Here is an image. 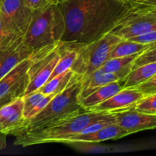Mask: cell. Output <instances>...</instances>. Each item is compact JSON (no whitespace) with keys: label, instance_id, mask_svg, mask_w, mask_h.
Instances as JSON below:
<instances>
[{"label":"cell","instance_id":"obj_14","mask_svg":"<svg viewBox=\"0 0 156 156\" xmlns=\"http://www.w3.org/2000/svg\"><path fill=\"white\" fill-rule=\"evenodd\" d=\"M31 54V50L23 43V37L7 48L0 50V79Z\"/></svg>","mask_w":156,"mask_h":156},{"label":"cell","instance_id":"obj_4","mask_svg":"<svg viewBox=\"0 0 156 156\" xmlns=\"http://www.w3.org/2000/svg\"><path fill=\"white\" fill-rule=\"evenodd\" d=\"M64 33V20L56 3H50L34 10L23 43L32 53L47 46L57 44Z\"/></svg>","mask_w":156,"mask_h":156},{"label":"cell","instance_id":"obj_21","mask_svg":"<svg viewBox=\"0 0 156 156\" xmlns=\"http://www.w3.org/2000/svg\"><path fill=\"white\" fill-rule=\"evenodd\" d=\"M148 49V44H140L129 40L121 39L114 47L110 54L109 59L129 56L137 53H142Z\"/></svg>","mask_w":156,"mask_h":156},{"label":"cell","instance_id":"obj_6","mask_svg":"<svg viewBox=\"0 0 156 156\" xmlns=\"http://www.w3.org/2000/svg\"><path fill=\"white\" fill-rule=\"evenodd\" d=\"M58 44L47 46L32 53L27 70L28 84L24 95L37 91L49 80L59 59Z\"/></svg>","mask_w":156,"mask_h":156},{"label":"cell","instance_id":"obj_12","mask_svg":"<svg viewBox=\"0 0 156 156\" xmlns=\"http://www.w3.org/2000/svg\"><path fill=\"white\" fill-rule=\"evenodd\" d=\"M30 64V57L20 62L4 77L0 79V98L18 91H24L28 84L27 70Z\"/></svg>","mask_w":156,"mask_h":156},{"label":"cell","instance_id":"obj_33","mask_svg":"<svg viewBox=\"0 0 156 156\" xmlns=\"http://www.w3.org/2000/svg\"><path fill=\"white\" fill-rule=\"evenodd\" d=\"M156 48V41L153 43H151V44H148V49L147 50H150V49Z\"/></svg>","mask_w":156,"mask_h":156},{"label":"cell","instance_id":"obj_10","mask_svg":"<svg viewBox=\"0 0 156 156\" xmlns=\"http://www.w3.org/2000/svg\"><path fill=\"white\" fill-rule=\"evenodd\" d=\"M144 96L140 90L136 88H122L106 101L93 108L90 111L114 114L132 109Z\"/></svg>","mask_w":156,"mask_h":156},{"label":"cell","instance_id":"obj_9","mask_svg":"<svg viewBox=\"0 0 156 156\" xmlns=\"http://www.w3.org/2000/svg\"><path fill=\"white\" fill-rule=\"evenodd\" d=\"M22 96L14 99L0 108V131L6 135L17 136L24 126Z\"/></svg>","mask_w":156,"mask_h":156},{"label":"cell","instance_id":"obj_26","mask_svg":"<svg viewBox=\"0 0 156 156\" xmlns=\"http://www.w3.org/2000/svg\"><path fill=\"white\" fill-rule=\"evenodd\" d=\"M58 93H51V94H44V97H43L39 101V102L37 104L36 106L34 108V109L32 110L30 113H29V114L27 115L26 120L30 119L31 117H33L34 116H35L36 114H37L40 111H42V110L44 109V108H45V107L47 106L49 103H50V101L53 98H54V96L56 95Z\"/></svg>","mask_w":156,"mask_h":156},{"label":"cell","instance_id":"obj_20","mask_svg":"<svg viewBox=\"0 0 156 156\" xmlns=\"http://www.w3.org/2000/svg\"><path fill=\"white\" fill-rule=\"evenodd\" d=\"M76 76V73L69 69L61 74L57 75L53 79L47 81L37 91L44 94L51 93H59L70 85Z\"/></svg>","mask_w":156,"mask_h":156},{"label":"cell","instance_id":"obj_37","mask_svg":"<svg viewBox=\"0 0 156 156\" xmlns=\"http://www.w3.org/2000/svg\"></svg>","mask_w":156,"mask_h":156},{"label":"cell","instance_id":"obj_25","mask_svg":"<svg viewBox=\"0 0 156 156\" xmlns=\"http://www.w3.org/2000/svg\"><path fill=\"white\" fill-rule=\"evenodd\" d=\"M155 62H156V48L146 50L140 53L134 60L133 64V69L143 64Z\"/></svg>","mask_w":156,"mask_h":156},{"label":"cell","instance_id":"obj_1","mask_svg":"<svg viewBox=\"0 0 156 156\" xmlns=\"http://www.w3.org/2000/svg\"><path fill=\"white\" fill-rule=\"evenodd\" d=\"M58 5L64 20L61 41L83 44L109 33L131 8L122 0H67Z\"/></svg>","mask_w":156,"mask_h":156},{"label":"cell","instance_id":"obj_36","mask_svg":"<svg viewBox=\"0 0 156 156\" xmlns=\"http://www.w3.org/2000/svg\"><path fill=\"white\" fill-rule=\"evenodd\" d=\"M122 1H124V2H128L129 0H122Z\"/></svg>","mask_w":156,"mask_h":156},{"label":"cell","instance_id":"obj_32","mask_svg":"<svg viewBox=\"0 0 156 156\" xmlns=\"http://www.w3.org/2000/svg\"><path fill=\"white\" fill-rule=\"evenodd\" d=\"M7 146V135L0 131V150H2Z\"/></svg>","mask_w":156,"mask_h":156},{"label":"cell","instance_id":"obj_23","mask_svg":"<svg viewBox=\"0 0 156 156\" xmlns=\"http://www.w3.org/2000/svg\"><path fill=\"white\" fill-rule=\"evenodd\" d=\"M133 109L140 112L156 115V93L144 96L136 104Z\"/></svg>","mask_w":156,"mask_h":156},{"label":"cell","instance_id":"obj_31","mask_svg":"<svg viewBox=\"0 0 156 156\" xmlns=\"http://www.w3.org/2000/svg\"><path fill=\"white\" fill-rule=\"evenodd\" d=\"M24 94V91H15V92L12 93V94H7V95L4 96V97L1 98H0V108L2 107H3L4 105H5L6 104L9 103L10 101H13L14 99L17 98L18 97H21V96H23Z\"/></svg>","mask_w":156,"mask_h":156},{"label":"cell","instance_id":"obj_7","mask_svg":"<svg viewBox=\"0 0 156 156\" xmlns=\"http://www.w3.org/2000/svg\"><path fill=\"white\" fill-rule=\"evenodd\" d=\"M153 30H156L155 15L147 9L131 6L129 12L110 32L126 40Z\"/></svg>","mask_w":156,"mask_h":156},{"label":"cell","instance_id":"obj_29","mask_svg":"<svg viewBox=\"0 0 156 156\" xmlns=\"http://www.w3.org/2000/svg\"><path fill=\"white\" fill-rule=\"evenodd\" d=\"M132 7L137 9L156 8V0H129L127 2Z\"/></svg>","mask_w":156,"mask_h":156},{"label":"cell","instance_id":"obj_17","mask_svg":"<svg viewBox=\"0 0 156 156\" xmlns=\"http://www.w3.org/2000/svg\"><path fill=\"white\" fill-rule=\"evenodd\" d=\"M123 81L119 80L99 87L79 101L85 111H90L93 108L106 101L123 88Z\"/></svg>","mask_w":156,"mask_h":156},{"label":"cell","instance_id":"obj_27","mask_svg":"<svg viewBox=\"0 0 156 156\" xmlns=\"http://www.w3.org/2000/svg\"><path fill=\"white\" fill-rule=\"evenodd\" d=\"M136 88L140 90L145 96L156 93V73L149 80L136 87Z\"/></svg>","mask_w":156,"mask_h":156},{"label":"cell","instance_id":"obj_35","mask_svg":"<svg viewBox=\"0 0 156 156\" xmlns=\"http://www.w3.org/2000/svg\"><path fill=\"white\" fill-rule=\"evenodd\" d=\"M54 1H55V3L58 4V3H61V2H62L67 1V0H54Z\"/></svg>","mask_w":156,"mask_h":156},{"label":"cell","instance_id":"obj_34","mask_svg":"<svg viewBox=\"0 0 156 156\" xmlns=\"http://www.w3.org/2000/svg\"><path fill=\"white\" fill-rule=\"evenodd\" d=\"M137 9V8H136ZM147 9V10L150 11L151 12H152V14H154V15L156 16V8H154V9Z\"/></svg>","mask_w":156,"mask_h":156},{"label":"cell","instance_id":"obj_3","mask_svg":"<svg viewBox=\"0 0 156 156\" xmlns=\"http://www.w3.org/2000/svg\"><path fill=\"white\" fill-rule=\"evenodd\" d=\"M82 76L76 74L68 87L54 96L50 103L26 123L19 134L25 131L40 129L85 112L79 103Z\"/></svg>","mask_w":156,"mask_h":156},{"label":"cell","instance_id":"obj_16","mask_svg":"<svg viewBox=\"0 0 156 156\" xmlns=\"http://www.w3.org/2000/svg\"><path fill=\"white\" fill-rule=\"evenodd\" d=\"M119 80L120 79L117 75L107 73L101 68L94 70L88 76L82 78V87L79 93V101L99 87Z\"/></svg>","mask_w":156,"mask_h":156},{"label":"cell","instance_id":"obj_5","mask_svg":"<svg viewBox=\"0 0 156 156\" xmlns=\"http://www.w3.org/2000/svg\"><path fill=\"white\" fill-rule=\"evenodd\" d=\"M120 40L121 38L109 32L95 41L85 44L71 69L82 78L100 69L109 59L111 51Z\"/></svg>","mask_w":156,"mask_h":156},{"label":"cell","instance_id":"obj_11","mask_svg":"<svg viewBox=\"0 0 156 156\" xmlns=\"http://www.w3.org/2000/svg\"><path fill=\"white\" fill-rule=\"evenodd\" d=\"M115 122L128 135L147 129H156V115L140 112L134 109L114 114Z\"/></svg>","mask_w":156,"mask_h":156},{"label":"cell","instance_id":"obj_8","mask_svg":"<svg viewBox=\"0 0 156 156\" xmlns=\"http://www.w3.org/2000/svg\"><path fill=\"white\" fill-rule=\"evenodd\" d=\"M0 13L8 27L16 34L23 37L28 28L34 10L25 0H0Z\"/></svg>","mask_w":156,"mask_h":156},{"label":"cell","instance_id":"obj_19","mask_svg":"<svg viewBox=\"0 0 156 156\" xmlns=\"http://www.w3.org/2000/svg\"><path fill=\"white\" fill-rule=\"evenodd\" d=\"M156 73V62H149L133 69L123 81V88H136Z\"/></svg>","mask_w":156,"mask_h":156},{"label":"cell","instance_id":"obj_30","mask_svg":"<svg viewBox=\"0 0 156 156\" xmlns=\"http://www.w3.org/2000/svg\"><path fill=\"white\" fill-rule=\"evenodd\" d=\"M25 1L33 10L41 9L50 3H55L54 0H25Z\"/></svg>","mask_w":156,"mask_h":156},{"label":"cell","instance_id":"obj_2","mask_svg":"<svg viewBox=\"0 0 156 156\" xmlns=\"http://www.w3.org/2000/svg\"><path fill=\"white\" fill-rule=\"evenodd\" d=\"M111 115V113L85 111L45 127L23 132L15 136L14 144L27 147L50 143H62L64 140L79 134L89 123Z\"/></svg>","mask_w":156,"mask_h":156},{"label":"cell","instance_id":"obj_15","mask_svg":"<svg viewBox=\"0 0 156 156\" xmlns=\"http://www.w3.org/2000/svg\"><path fill=\"white\" fill-rule=\"evenodd\" d=\"M84 45L85 44L73 41H59L57 46L59 59L49 80L71 69Z\"/></svg>","mask_w":156,"mask_h":156},{"label":"cell","instance_id":"obj_13","mask_svg":"<svg viewBox=\"0 0 156 156\" xmlns=\"http://www.w3.org/2000/svg\"><path fill=\"white\" fill-rule=\"evenodd\" d=\"M128 136V133L117 123H113L91 133L77 134L64 140V144L98 143L111 140H118Z\"/></svg>","mask_w":156,"mask_h":156},{"label":"cell","instance_id":"obj_18","mask_svg":"<svg viewBox=\"0 0 156 156\" xmlns=\"http://www.w3.org/2000/svg\"><path fill=\"white\" fill-rule=\"evenodd\" d=\"M140 53H137L129 56L108 59L101 68L107 73L116 74L120 80H124L126 76L132 71L134 60Z\"/></svg>","mask_w":156,"mask_h":156},{"label":"cell","instance_id":"obj_28","mask_svg":"<svg viewBox=\"0 0 156 156\" xmlns=\"http://www.w3.org/2000/svg\"><path fill=\"white\" fill-rule=\"evenodd\" d=\"M126 40L135 41V42L140 43V44H149L156 41V30H153V31L149 32V33L139 35V36L133 37Z\"/></svg>","mask_w":156,"mask_h":156},{"label":"cell","instance_id":"obj_24","mask_svg":"<svg viewBox=\"0 0 156 156\" xmlns=\"http://www.w3.org/2000/svg\"><path fill=\"white\" fill-rule=\"evenodd\" d=\"M44 96V94L39 91H35L30 94L23 95V101H24V116L25 120L27 119L29 113L34 109L39 101Z\"/></svg>","mask_w":156,"mask_h":156},{"label":"cell","instance_id":"obj_22","mask_svg":"<svg viewBox=\"0 0 156 156\" xmlns=\"http://www.w3.org/2000/svg\"><path fill=\"white\" fill-rule=\"evenodd\" d=\"M22 37L8 27L0 13V50L7 48Z\"/></svg>","mask_w":156,"mask_h":156}]
</instances>
